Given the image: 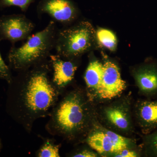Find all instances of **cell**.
I'll use <instances>...</instances> for the list:
<instances>
[{
  "instance_id": "20",
  "label": "cell",
  "mask_w": 157,
  "mask_h": 157,
  "mask_svg": "<svg viewBox=\"0 0 157 157\" xmlns=\"http://www.w3.org/2000/svg\"><path fill=\"white\" fill-rule=\"evenodd\" d=\"M132 148L124 149L121 151L113 155V156L116 157H136L141 155L143 152L142 150L136 151L131 149Z\"/></svg>"
},
{
  "instance_id": "17",
  "label": "cell",
  "mask_w": 157,
  "mask_h": 157,
  "mask_svg": "<svg viewBox=\"0 0 157 157\" xmlns=\"http://www.w3.org/2000/svg\"><path fill=\"white\" fill-rule=\"evenodd\" d=\"M0 79L5 80L8 84L12 82L13 76L9 66L4 61L0 52Z\"/></svg>"
},
{
  "instance_id": "3",
  "label": "cell",
  "mask_w": 157,
  "mask_h": 157,
  "mask_svg": "<svg viewBox=\"0 0 157 157\" xmlns=\"http://www.w3.org/2000/svg\"><path fill=\"white\" fill-rule=\"evenodd\" d=\"M59 29L50 21L42 30L31 35L20 47L12 46L8 54L10 68L17 73L47 60L55 48Z\"/></svg>"
},
{
  "instance_id": "13",
  "label": "cell",
  "mask_w": 157,
  "mask_h": 157,
  "mask_svg": "<svg viewBox=\"0 0 157 157\" xmlns=\"http://www.w3.org/2000/svg\"><path fill=\"white\" fill-rule=\"evenodd\" d=\"M103 72V64L98 61L94 60L90 62L85 73V90L88 97L94 103L101 85Z\"/></svg>"
},
{
  "instance_id": "10",
  "label": "cell",
  "mask_w": 157,
  "mask_h": 157,
  "mask_svg": "<svg viewBox=\"0 0 157 157\" xmlns=\"http://www.w3.org/2000/svg\"><path fill=\"white\" fill-rule=\"evenodd\" d=\"M83 141H85L92 149L101 155H113L121 151L106 132L105 127L98 122Z\"/></svg>"
},
{
  "instance_id": "4",
  "label": "cell",
  "mask_w": 157,
  "mask_h": 157,
  "mask_svg": "<svg viewBox=\"0 0 157 157\" xmlns=\"http://www.w3.org/2000/svg\"><path fill=\"white\" fill-rule=\"evenodd\" d=\"M94 35V29L87 21L59 29L54 48L56 54L66 58L77 59L92 48Z\"/></svg>"
},
{
  "instance_id": "5",
  "label": "cell",
  "mask_w": 157,
  "mask_h": 157,
  "mask_svg": "<svg viewBox=\"0 0 157 157\" xmlns=\"http://www.w3.org/2000/svg\"><path fill=\"white\" fill-rule=\"evenodd\" d=\"M99 113L104 124L101 125L105 128L122 135H128L133 131L130 99H118L102 107Z\"/></svg>"
},
{
  "instance_id": "12",
  "label": "cell",
  "mask_w": 157,
  "mask_h": 157,
  "mask_svg": "<svg viewBox=\"0 0 157 157\" xmlns=\"http://www.w3.org/2000/svg\"><path fill=\"white\" fill-rule=\"evenodd\" d=\"M139 92L148 98L157 96V65L148 64L141 66L134 73Z\"/></svg>"
},
{
  "instance_id": "19",
  "label": "cell",
  "mask_w": 157,
  "mask_h": 157,
  "mask_svg": "<svg viewBox=\"0 0 157 157\" xmlns=\"http://www.w3.org/2000/svg\"><path fill=\"white\" fill-rule=\"evenodd\" d=\"M98 154L94 150L84 148L78 150L74 153L72 154L70 156L74 157H96L98 156Z\"/></svg>"
},
{
  "instance_id": "21",
  "label": "cell",
  "mask_w": 157,
  "mask_h": 157,
  "mask_svg": "<svg viewBox=\"0 0 157 157\" xmlns=\"http://www.w3.org/2000/svg\"><path fill=\"white\" fill-rule=\"evenodd\" d=\"M1 147H2V143H1V140H0V150H1Z\"/></svg>"
},
{
  "instance_id": "6",
  "label": "cell",
  "mask_w": 157,
  "mask_h": 157,
  "mask_svg": "<svg viewBox=\"0 0 157 157\" xmlns=\"http://www.w3.org/2000/svg\"><path fill=\"white\" fill-rule=\"evenodd\" d=\"M35 26L25 14L4 15L0 17V39L12 44L26 40L32 35Z\"/></svg>"
},
{
  "instance_id": "2",
  "label": "cell",
  "mask_w": 157,
  "mask_h": 157,
  "mask_svg": "<svg viewBox=\"0 0 157 157\" xmlns=\"http://www.w3.org/2000/svg\"><path fill=\"white\" fill-rule=\"evenodd\" d=\"M48 117L45 127L47 132L69 142L84 141L98 122L94 103L81 88L69 92L59 100Z\"/></svg>"
},
{
  "instance_id": "14",
  "label": "cell",
  "mask_w": 157,
  "mask_h": 157,
  "mask_svg": "<svg viewBox=\"0 0 157 157\" xmlns=\"http://www.w3.org/2000/svg\"><path fill=\"white\" fill-rule=\"evenodd\" d=\"M61 144H57L55 140L50 138H43V142L36 153L38 157H59Z\"/></svg>"
},
{
  "instance_id": "1",
  "label": "cell",
  "mask_w": 157,
  "mask_h": 157,
  "mask_svg": "<svg viewBox=\"0 0 157 157\" xmlns=\"http://www.w3.org/2000/svg\"><path fill=\"white\" fill-rule=\"evenodd\" d=\"M52 71L48 58L18 72L9 84L7 112L28 133L37 120L48 117L63 93L54 84Z\"/></svg>"
},
{
  "instance_id": "16",
  "label": "cell",
  "mask_w": 157,
  "mask_h": 157,
  "mask_svg": "<svg viewBox=\"0 0 157 157\" xmlns=\"http://www.w3.org/2000/svg\"><path fill=\"white\" fill-rule=\"evenodd\" d=\"M142 149L146 156L157 157V130L144 135Z\"/></svg>"
},
{
  "instance_id": "15",
  "label": "cell",
  "mask_w": 157,
  "mask_h": 157,
  "mask_svg": "<svg viewBox=\"0 0 157 157\" xmlns=\"http://www.w3.org/2000/svg\"><path fill=\"white\" fill-rule=\"evenodd\" d=\"M98 42L103 47L113 51L117 46V39L111 31L106 29H101L96 33Z\"/></svg>"
},
{
  "instance_id": "9",
  "label": "cell",
  "mask_w": 157,
  "mask_h": 157,
  "mask_svg": "<svg viewBox=\"0 0 157 157\" xmlns=\"http://www.w3.org/2000/svg\"><path fill=\"white\" fill-rule=\"evenodd\" d=\"M76 59L66 58L57 54L49 56V60L52 72V82L63 93L74 78L78 67L75 62Z\"/></svg>"
},
{
  "instance_id": "8",
  "label": "cell",
  "mask_w": 157,
  "mask_h": 157,
  "mask_svg": "<svg viewBox=\"0 0 157 157\" xmlns=\"http://www.w3.org/2000/svg\"><path fill=\"white\" fill-rule=\"evenodd\" d=\"M38 15L48 14L52 20L67 26L77 18L78 12L70 0H44L38 8Z\"/></svg>"
},
{
  "instance_id": "7",
  "label": "cell",
  "mask_w": 157,
  "mask_h": 157,
  "mask_svg": "<svg viewBox=\"0 0 157 157\" xmlns=\"http://www.w3.org/2000/svg\"><path fill=\"white\" fill-rule=\"evenodd\" d=\"M104 72L96 100L109 101L120 96L126 83L121 77L119 69L114 63L107 61L103 64Z\"/></svg>"
},
{
  "instance_id": "11",
  "label": "cell",
  "mask_w": 157,
  "mask_h": 157,
  "mask_svg": "<svg viewBox=\"0 0 157 157\" xmlns=\"http://www.w3.org/2000/svg\"><path fill=\"white\" fill-rule=\"evenodd\" d=\"M135 119L144 135L157 130V99L137 101L135 106Z\"/></svg>"
},
{
  "instance_id": "18",
  "label": "cell",
  "mask_w": 157,
  "mask_h": 157,
  "mask_svg": "<svg viewBox=\"0 0 157 157\" xmlns=\"http://www.w3.org/2000/svg\"><path fill=\"white\" fill-rule=\"evenodd\" d=\"M32 1L33 0H3L6 6H17L24 11H26Z\"/></svg>"
}]
</instances>
